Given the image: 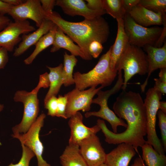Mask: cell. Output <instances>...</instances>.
<instances>
[{"mask_svg": "<svg viewBox=\"0 0 166 166\" xmlns=\"http://www.w3.org/2000/svg\"><path fill=\"white\" fill-rule=\"evenodd\" d=\"M114 113L120 119L125 120L127 127L120 133H115L107 128L104 120L98 119L97 124L101 128L109 144L125 143L132 145L137 151L146 143L144 137L147 135L145 108L141 97L138 93L122 90L114 103Z\"/></svg>", "mask_w": 166, "mask_h": 166, "instance_id": "1", "label": "cell"}, {"mask_svg": "<svg viewBox=\"0 0 166 166\" xmlns=\"http://www.w3.org/2000/svg\"><path fill=\"white\" fill-rule=\"evenodd\" d=\"M45 17L77 43L83 50L87 60L92 59L88 51L90 44L95 41L103 44L107 41L109 35L108 23L102 16L91 20L85 19L78 22L66 20L54 11L45 14Z\"/></svg>", "mask_w": 166, "mask_h": 166, "instance_id": "2", "label": "cell"}, {"mask_svg": "<svg viewBox=\"0 0 166 166\" xmlns=\"http://www.w3.org/2000/svg\"><path fill=\"white\" fill-rule=\"evenodd\" d=\"M111 46L99 59L93 69L85 73L77 71L73 74L75 88L80 90L88 87H96L100 85L104 88L110 85L114 80L117 71H113L110 66Z\"/></svg>", "mask_w": 166, "mask_h": 166, "instance_id": "3", "label": "cell"}, {"mask_svg": "<svg viewBox=\"0 0 166 166\" xmlns=\"http://www.w3.org/2000/svg\"><path fill=\"white\" fill-rule=\"evenodd\" d=\"M116 69L117 72L124 70L121 89L125 90L128 81L135 75H143L148 73L146 54L140 48L129 44L117 62Z\"/></svg>", "mask_w": 166, "mask_h": 166, "instance_id": "4", "label": "cell"}, {"mask_svg": "<svg viewBox=\"0 0 166 166\" xmlns=\"http://www.w3.org/2000/svg\"><path fill=\"white\" fill-rule=\"evenodd\" d=\"M117 80L114 86L111 89L106 91L100 90L97 93V97L93 99L92 103L98 105L100 109L97 111L88 112L85 114L86 118L92 116L100 117L107 121L110 124L113 132L117 133V128L122 126L126 128L127 124L121 119L117 116L114 113L109 107L108 98L111 95L116 93L121 88L123 84L122 71L118 72Z\"/></svg>", "mask_w": 166, "mask_h": 166, "instance_id": "5", "label": "cell"}, {"mask_svg": "<svg viewBox=\"0 0 166 166\" xmlns=\"http://www.w3.org/2000/svg\"><path fill=\"white\" fill-rule=\"evenodd\" d=\"M41 87L38 85L31 92L18 90L15 93L14 101L21 102L24 106L22 120L12 128L13 135L26 133L36 120L39 112V102L37 94Z\"/></svg>", "mask_w": 166, "mask_h": 166, "instance_id": "6", "label": "cell"}, {"mask_svg": "<svg viewBox=\"0 0 166 166\" xmlns=\"http://www.w3.org/2000/svg\"><path fill=\"white\" fill-rule=\"evenodd\" d=\"M162 94L154 88L149 89L146 93L144 100L147 119V140L159 153L164 154L161 142L158 137L156 129V115L159 110V102Z\"/></svg>", "mask_w": 166, "mask_h": 166, "instance_id": "7", "label": "cell"}, {"mask_svg": "<svg viewBox=\"0 0 166 166\" xmlns=\"http://www.w3.org/2000/svg\"><path fill=\"white\" fill-rule=\"evenodd\" d=\"M124 29L129 44L139 47L146 45L153 46L160 37L163 28H148L136 23L126 13L124 19Z\"/></svg>", "mask_w": 166, "mask_h": 166, "instance_id": "8", "label": "cell"}, {"mask_svg": "<svg viewBox=\"0 0 166 166\" xmlns=\"http://www.w3.org/2000/svg\"><path fill=\"white\" fill-rule=\"evenodd\" d=\"M46 115L42 113L25 133L12 135L13 138L18 139L21 143L31 150L36 156L38 166H51L43 158L44 146L39 138V133L43 127Z\"/></svg>", "mask_w": 166, "mask_h": 166, "instance_id": "9", "label": "cell"}, {"mask_svg": "<svg viewBox=\"0 0 166 166\" xmlns=\"http://www.w3.org/2000/svg\"><path fill=\"white\" fill-rule=\"evenodd\" d=\"M103 88L101 86L97 88L92 87L83 90L75 88L65 94L67 100L65 111L67 119L80 110L89 112L93 97Z\"/></svg>", "mask_w": 166, "mask_h": 166, "instance_id": "10", "label": "cell"}, {"mask_svg": "<svg viewBox=\"0 0 166 166\" xmlns=\"http://www.w3.org/2000/svg\"><path fill=\"white\" fill-rule=\"evenodd\" d=\"M36 30L27 20L10 22L0 31V47L12 52L15 46L22 41L20 35Z\"/></svg>", "mask_w": 166, "mask_h": 166, "instance_id": "11", "label": "cell"}, {"mask_svg": "<svg viewBox=\"0 0 166 166\" xmlns=\"http://www.w3.org/2000/svg\"><path fill=\"white\" fill-rule=\"evenodd\" d=\"M14 21H23L30 19L39 27L46 18L39 0H27L17 6H12L9 12Z\"/></svg>", "mask_w": 166, "mask_h": 166, "instance_id": "12", "label": "cell"}, {"mask_svg": "<svg viewBox=\"0 0 166 166\" xmlns=\"http://www.w3.org/2000/svg\"><path fill=\"white\" fill-rule=\"evenodd\" d=\"M79 147L81 153L88 166H99L105 163L106 154L96 135L82 141Z\"/></svg>", "mask_w": 166, "mask_h": 166, "instance_id": "13", "label": "cell"}, {"mask_svg": "<svg viewBox=\"0 0 166 166\" xmlns=\"http://www.w3.org/2000/svg\"><path fill=\"white\" fill-rule=\"evenodd\" d=\"M68 124L70 130L69 144L79 145L84 140L91 136L96 135L101 130L96 125L91 127L86 126L83 122V116L78 112L69 118Z\"/></svg>", "mask_w": 166, "mask_h": 166, "instance_id": "14", "label": "cell"}, {"mask_svg": "<svg viewBox=\"0 0 166 166\" xmlns=\"http://www.w3.org/2000/svg\"><path fill=\"white\" fill-rule=\"evenodd\" d=\"M55 6L60 7L66 14L71 16H81L88 20L94 19L106 13L104 10L96 11L90 9L83 0H57Z\"/></svg>", "mask_w": 166, "mask_h": 166, "instance_id": "15", "label": "cell"}, {"mask_svg": "<svg viewBox=\"0 0 166 166\" xmlns=\"http://www.w3.org/2000/svg\"><path fill=\"white\" fill-rule=\"evenodd\" d=\"M143 47L147 53L148 74L144 82L140 85L142 92H144L151 73L158 69L166 68V42L161 47H156L148 45Z\"/></svg>", "mask_w": 166, "mask_h": 166, "instance_id": "16", "label": "cell"}, {"mask_svg": "<svg viewBox=\"0 0 166 166\" xmlns=\"http://www.w3.org/2000/svg\"><path fill=\"white\" fill-rule=\"evenodd\" d=\"M55 25L51 20L46 18L41 25L33 32L23 34L22 41L15 49L13 56L18 57L23 54L32 45H35L39 40L48 33Z\"/></svg>", "mask_w": 166, "mask_h": 166, "instance_id": "17", "label": "cell"}, {"mask_svg": "<svg viewBox=\"0 0 166 166\" xmlns=\"http://www.w3.org/2000/svg\"><path fill=\"white\" fill-rule=\"evenodd\" d=\"M136 154V150L132 145L121 143L106 154L105 163L108 166H128Z\"/></svg>", "mask_w": 166, "mask_h": 166, "instance_id": "18", "label": "cell"}, {"mask_svg": "<svg viewBox=\"0 0 166 166\" xmlns=\"http://www.w3.org/2000/svg\"><path fill=\"white\" fill-rule=\"evenodd\" d=\"M128 13L136 23L144 27L163 24L161 13H155L139 4Z\"/></svg>", "mask_w": 166, "mask_h": 166, "instance_id": "19", "label": "cell"}, {"mask_svg": "<svg viewBox=\"0 0 166 166\" xmlns=\"http://www.w3.org/2000/svg\"><path fill=\"white\" fill-rule=\"evenodd\" d=\"M116 20L117 23V34L115 42L111 46L110 54V66L113 71H117L116 69L117 62L129 44L124 30L123 19Z\"/></svg>", "mask_w": 166, "mask_h": 166, "instance_id": "20", "label": "cell"}, {"mask_svg": "<svg viewBox=\"0 0 166 166\" xmlns=\"http://www.w3.org/2000/svg\"><path fill=\"white\" fill-rule=\"evenodd\" d=\"M63 48L69 51L71 55L78 56L82 59L87 60V58L82 49L63 31L57 26L54 40L50 49L52 53L56 52Z\"/></svg>", "mask_w": 166, "mask_h": 166, "instance_id": "21", "label": "cell"}, {"mask_svg": "<svg viewBox=\"0 0 166 166\" xmlns=\"http://www.w3.org/2000/svg\"><path fill=\"white\" fill-rule=\"evenodd\" d=\"M62 166H88L82 156L79 146L69 144L60 157Z\"/></svg>", "mask_w": 166, "mask_h": 166, "instance_id": "22", "label": "cell"}, {"mask_svg": "<svg viewBox=\"0 0 166 166\" xmlns=\"http://www.w3.org/2000/svg\"><path fill=\"white\" fill-rule=\"evenodd\" d=\"M63 64H60L58 66L52 67L46 66L49 70V77L50 82L49 89L44 99V103L53 96H56L63 85L62 71Z\"/></svg>", "mask_w": 166, "mask_h": 166, "instance_id": "23", "label": "cell"}, {"mask_svg": "<svg viewBox=\"0 0 166 166\" xmlns=\"http://www.w3.org/2000/svg\"><path fill=\"white\" fill-rule=\"evenodd\" d=\"M57 26L55 25L46 34L43 36L37 42L35 48L31 55L24 60L26 65H30L42 51L52 45L54 41Z\"/></svg>", "mask_w": 166, "mask_h": 166, "instance_id": "24", "label": "cell"}, {"mask_svg": "<svg viewBox=\"0 0 166 166\" xmlns=\"http://www.w3.org/2000/svg\"><path fill=\"white\" fill-rule=\"evenodd\" d=\"M142 160L148 166H166V156L157 152L147 142L142 147Z\"/></svg>", "mask_w": 166, "mask_h": 166, "instance_id": "25", "label": "cell"}, {"mask_svg": "<svg viewBox=\"0 0 166 166\" xmlns=\"http://www.w3.org/2000/svg\"><path fill=\"white\" fill-rule=\"evenodd\" d=\"M77 61L75 56L69 55L66 52H65L62 75L63 85L65 87L74 84L73 72Z\"/></svg>", "mask_w": 166, "mask_h": 166, "instance_id": "26", "label": "cell"}, {"mask_svg": "<svg viewBox=\"0 0 166 166\" xmlns=\"http://www.w3.org/2000/svg\"><path fill=\"white\" fill-rule=\"evenodd\" d=\"M103 8L113 18L123 19L126 14L122 0H102Z\"/></svg>", "mask_w": 166, "mask_h": 166, "instance_id": "27", "label": "cell"}, {"mask_svg": "<svg viewBox=\"0 0 166 166\" xmlns=\"http://www.w3.org/2000/svg\"><path fill=\"white\" fill-rule=\"evenodd\" d=\"M156 13L166 14V0H140L138 4Z\"/></svg>", "mask_w": 166, "mask_h": 166, "instance_id": "28", "label": "cell"}, {"mask_svg": "<svg viewBox=\"0 0 166 166\" xmlns=\"http://www.w3.org/2000/svg\"><path fill=\"white\" fill-rule=\"evenodd\" d=\"M22 148V154L21 159L16 164L10 163L8 166H29L31 159L35 155L34 153L23 144L21 143Z\"/></svg>", "mask_w": 166, "mask_h": 166, "instance_id": "29", "label": "cell"}, {"mask_svg": "<svg viewBox=\"0 0 166 166\" xmlns=\"http://www.w3.org/2000/svg\"><path fill=\"white\" fill-rule=\"evenodd\" d=\"M161 137V143L165 152L166 151V114L159 109L157 113Z\"/></svg>", "mask_w": 166, "mask_h": 166, "instance_id": "30", "label": "cell"}, {"mask_svg": "<svg viewBox=\"0 0 166 166\" xmlns=\"http://www.w3.org/2000/svg\"><path fill=\"white\" fill-rule=\"evenodd\" d=\"M44 103L45 108L48 111L47 115L56 117L57 108V98L56 96L52 97Z\"/></svg>", "mask_w": 166, "mask_h": 166, "instance_id": "31", "label": "cell"}, {"mask_svg": "<svg viewBox=\"0 0 166 166\" xmlns=\"http://www.w3.org/2000/svg\"><path fill=\"white\" fill-rule=\"evenodd\" d=\"M67 100L66 96L59 95L57 98V108L56 117L67 119L65 111Z\"/></svg>", "mask_w": 166, "mask_h": 166, "instance_id": "32", "label": "cell"}, {"mask_svg": "<svg viewBox=\"0 0 166 166\" xmlns=\"http://www.w3.org/2000/svg\"><path fill=\"white\" fill-rule=\"evenodd\" d=\"M103 49L102 44L100 42L95 41L89 45L88 51L89 55L94 58L97 57Z\"/></svg>", "mask_w": 166, "mask_h": 166, "instance_id": "33", "label": "cell"}, {"mask_svg": "<svg viewBox=\"0 0 166 166\" xmlns=\"http://www.w3.org/2000/svg\"><path fill=\"white\" fill-rule=\"evenodd\" d=\"M163 24V26L162 32L159 38L156 42L154 46L156 47H161L166 41V15H162Z\"/></svg>", "mask_w": 166, "mask_h": 166, "instance_id": "34", "label": "cell"}, {"mask_svg": "<svg viewBox=\"0 0 166 166\" xmlns=\"http://www.w3.org/2000/svg\"><path fill=\"white\" fill-rule=\"evenodd\" d=\"M42 7L45 14L51 13L54 7L55 6L56 0H40Z\"/></svg>", "mask_w": 166, "mask_h": 166, "instance_id": "35", "label": "cell"}, {"mask_svg": "<svg viewBox=\"0 0 166 166\" xmlns=\"http://www.w3.org/2000/svg\"><path fill=\"white\" fill-rule=\"evenodd\" d=\"M85 1L87 2L86 5L91 10L96 11L104 10L102 0H86Z\"/></svg>", "mask_w": 166, "mask_h": 166, "instance_id": "36", "label": "cell"}, {"mask_svg": "<svg viewBox=\"0 0 166 166\" xmlns=\"http://www.w3.org/2000/svg\"><path fill=\"white\" fill-rule=\"evenodd\" d=\"M8 52L5 48L0 47V69H4L8 61Z\"/></svg>", "mask_w": 166, "mask_h": 166, "instance_id": "37", "label": "cell"}, {"mask_svg": "<svg viewBox=\"0 0 166 166\" xmlns=\"http://www.w3.org/2000/svg\"><path fill=\"white\" fill-rule=\"evenodd\" d=\"M124 7L126 13L129 12L137 5L140 0H122Z\"/></svg>", "mask_w": 166, "mask_h": 166, "instance_id": "38", "label": "cell"}, {"mask_svg": "<svg viewBox=\"0 0 166 166\" xmlns=\"http://www.w3.org/2000/svg\"><path fill=\"white\" fill-rule=\"evenodd\" d=\"M155 84L153 87L162 94L166 93V83L161 81L159 78L154 79Z\"/></svg>", "mask_w": 166, "mask_h": 166, "instance_id": "39", "label": "cell"}, {"mask_svg": "<svg viewBox=\"0 0 166 166\" xmlns=\"http://www.w3.org/2000/svg\"><path fill=\"white\" fill-rule=\"evenodd\" d=\"M38 84L42 88H46L49 87L50 82L48 73L46 72L40 75Z\"/></svg>", "mask_w": 166, "mask_h": 166, "instance_id": "40", "label": "cell"}, {"mask_svg": "<svg viewBox=\"0 0 166 166\" xmlns=\"http://www.w3.org/2000/svg\"><path fill=\"white\" fill-rule=\"evenodd\" d=\"M12 6L3 0H0V15H5L8 14Z\"/></svg>", "mask_w": 166, "mask_h": 166, "instance_id": "41", "label": "cell"}, {"mask_svg": "<svg viewBox=\"0 0 166 166\" xmlns=\"http://www.w3.org/2000/svg\"><path fill=\"white\" fill-rule=\"evenodd\" d=\"M10 22L8 17L0 15V31L4 29Z\"/></svg>", "mask_w": 166, "mask_h": 166, "instance_id": "42", "label": "cell"}, {"mask_svg": "<svg viewBox=\"0 0 166 166\" xmlns=\"http://www.w3.org/2000/svg\"><path fill=\"white\" fill-rule=\"evenodd\" d=\"M159 74V79L161 81L166 83V68L160 69Z\"/></svg>", "mask_w": 166, "mask_h": 166, "instance_id": "43", "label": "cell"}, {"mask_svg": "<svg viewBox=\"0 0 166 166\" xmlns=\"http://www.w3.org/2000/svg\"><path fill=\"white\" fill-rule=\"evenodd\" d=\"M5 2L8 3L10 5L14 6L19 5L24 2L22 0H3Z\"/></svg>", "mask_w": 166, "mask_h": 166, "instance_id": "44", "label": "cell"}, {"mask_svg": "<svg viewBox=\"0 0 166 166\" xmlns=\"http://www.w3.org/2000/svg\"><path fill=\"white\" fill-rule=\"evenodd\" d=\"M131 166H145L142 160L140 157L136 158Z\"/></svg>", "mask_w": 166, "mask_h": 166, "instance_id": "45", "label": "cell"}, {"mask_svg": "<svg viewBox=\"0 0 166 166\" xmlns=\"http://www.w3.org/2000/svg\"><path fill=\"white\" fill-rule=\"evenodd\" d=\"M159 109L164 113L166 114V102L164 101H160L159 105Z\"/></svg>", "mask_w": 166, "mask_h": 166, "instance_id": "46", "label": "cell"}, {"mask_svg": "<svg viewBox=\"0 0 166 166\" xmlns=\"http://www.w3.org/2000/svg\"><path fill=\"white\" fill-rule=\"evenodd\" d=\"M4 108V105L3 104H0V113L3 110Z\"/></svg>", "mask_w": 166, "mask_h": 166, "instance_id": "47", "label": "cell"}, {"mask_svg": "<svg viewBox=\"0 0 166 166\" xmlns=\"http://www.w3.org/2000/svg\"><path fill=\"white\" fill-rule=\"evenodd\" d=\"M99 166H108L106 164H105V163H104L100 165Z\"/></svg>", "mask_w": 166, "mask_h": 166, "instance_id": "48", "label": "cell"}]
</instances>
